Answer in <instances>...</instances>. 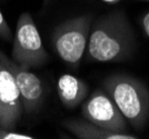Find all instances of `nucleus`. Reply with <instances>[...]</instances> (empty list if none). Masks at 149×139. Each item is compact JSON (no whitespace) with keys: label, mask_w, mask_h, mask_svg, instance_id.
<instances>
[{"label":"nucleus","mask_w":149,"mask_h":139,"mask_svg":"<svg viewBox=\"0 0 149 139\" xmlns=\"http://www.w3.org/2000/svg\"><path fill=\"white\" fill-rule=\"evenodd\" d=\"M0 38L5 41H9L13 38V31L5 19L1 10H0Z\"/></svg>","instance_id":"11"},{"label":"nucleus","mask_w":149,"mask_h":139,"mask_svg":"<svg viewBox=\"0 0 149 139\" xmlns=\"http://www.w3.org/2000/svg\"><path fill=\"white\" fill-rule=\"evenodd\" d=\"M1 56L9 69L11 70L15 80L17 82L22 100L24 113L27 115L36 114L39 111L44 102L45 88L42 81L33 72H31L30 69H25L13 61V59H10L2 50Z\"/></svg>","instance_id":"7"},{"label":"nucleus","mask_w":149,"mask_h":139,"mask_svg":"<svg viewBox=\"0 0 149 139\" xmlns=\"http://www.w3.org/2000/svg\"><path fill=\"white\" fill-rule=\"evenodd\" d=\"M81 115L85 119L117 133H130L128 121L125 119L115 101L104 89H96L81 106Z\"/></svg>","instance_id":"5"},{"label":"nucleus","mask_w":149,"mask_h":139,"mask_svg":"<svg viewBox=\"0 0 149 139\" xmlns=\"http://www.w3.org/2000/svg\"><path fill=\"white\" fill-rule=\"evenodd\" d=\"M24 114L17 82L6 65L0 49V126L15 129Z\"/></svg>","instance_id":"6"},{"label":"nucleus","mask_w":149,"mask_h":139,"mask_svg":"<svg viewBox=\"0 0 149 139\" xmlns=\"http://www.w3.org/2000/svg\"><path fill=\"white\" fill-rule=\"evenodd\" d=\"M35 137L28 133H17L13 129L0 126V139H33Z\"/></svg>","instance_id":"10"},{"label":"nucleus","mask_w":149,"mask_h":139,"mask_svg":"<svg viewBox=\"0 0 149 139\" xmlns=\"http://www.w3.org/2000/svg\"><path fill=\"white\" fill-rule=\"evenodd\" d=\"M58 97L67 109H74L87 98L89 87L87 82L69 74H63L57 83Z\"/></svg>","instance_id":"9"},{"label":"nucleus","mask_w":149,"mask_h":139,"mask_svg":"<svg viewBox=\"0 0 149 139\" xmlns=\"http://www.w3.org/2000/svg\"><path fill=\"white\" fill-rule=\"evenodd\" d=\"M61 125L71 135L79 139H137L134 133H117L105 129L87 119L70 118L61 121Z\"/></svg>","instance_id":"8"},{"label":"nucleus","mask_w":149,"mask_h":139,"mask_svg":"<svg viewBox=\"0 0 149 139\" xmlns=\"http://www.w3.org/2000/svg\"><path fill=\"white\" fill-rule=\"evenodd\" d=\"M11 57L13 61L25 69L42 67L49 60V55L30 13H22L17 20Z\"/></svg>","instance_id":"4"},{"label":"nucleus","mask_w":149,"mask_h":139,"mask_svg":"<svg viewBox=\"0 0 149 139\" xmlns=\"http://www.w3.org/2000/svg\"><path fill=\"white\" fill-rule=\"evenodd\" d=\"M140 1H146V2H149V0H140Z\"/></svg>","instance_id":"14"},{"label":"nucleus","mask_w":149,"mask_h":139,"mask_svg":"<svg viewBox=\"0 0 149 139\" xmlns=\"http://www.w3.org/2000/svg\"><path fill=\"white\" fill-rule=\"evenodd\" d=\"M93 21V13H85L62 21L54 29V49L58 57L74 69L78 68L86 54Z\"/></svg>","instance_id":"3"},{"label":"nucleus","mask_w":149,"mask_h":139,"mask_svg":"<svg viewBox=\"0 0 149 139\" xmlns=\"http://www.w3.org/2000/svg\"><path fill=\"white\" fill-rule=\"evenodd\" d=\"M101 1H104L106 3H116V2H118L119 0H101Z\"/></svg>","instance_id":"13"},{"label":"nucleus","mask_w":149,"mask_h":139,"mask_svg":"<svg viewBox=\"0 0 149 139\" xmlns=\"http://www.w3.org/2000/svg\"><path fill=\"white\" fill-rule=\"evenodd\" d=\"M137 48L135 29L124 10L93 19L86 59L89 63H120L130 59Z\"/></svg>","instance_id":"1"},{"label":"nucleus","mask_w":149,"mask_h":139,"mask_svg":"<svg viewBox=\"0 0 149 139\" xmlns=\"http://www.w3.org/2000/svg\"><path fill=\"white\" fill-rule=\"evenodd\" d=\"M102 89L115 101L129 126L141 131L149 121V88L128 74H112L102 80Z\"/></svg>","instance_id":"2"},{"label":"nucleus","mask_w":149,"mask_h":139,"mask_svg":"<svg viewBox=\"0 0 149 139\" xmlns=\"http://www.w3.org/2000/svg\"><path fill=\"white\" fill-rule=\"evenodd\" d=\"M139 22H140V26H141V29H143V33L149 38V11L143 13Z\"/></svg>","instance_id":"12"}]
</instances>
